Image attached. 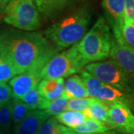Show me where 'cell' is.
<instances>
[{
	"instance_id": "cell-24",
	"label": "cell",
	"mask_w": 134,
	"mask_h": 134,
	"mask_svg": "<svg viewBox=\"0 0 134 134\" xmlns=\"http://www.w3.org/2000/svg\"><path fill=\"white\" fill-rule=\"evenodd\" d=\"M11 117V100L5 104L0 106V127L5 134H11L12 126Z\"/></svg>"
},
{
	"instance_id": "cell-21",
	"label": "cell",
	"mask_w": 134,
	"mask_h": 134,
	"mask_svg": "<svg viewBox=\"0 0 134 134\" xmlns=\"http://www.w3.org/2000/svg\"><path fill=\"white\" fill-rule=\"evenodd\" d=\"M81 77L85 84L87 97L89 98H95L97 92L104 84L85 69L81 71Z\"/></svg>"
},
{
	"instance_id": "cell-26",
	"label": "cell",
	"mask_w": 134,
	"mask_h": 134,
	"mask_svg": "<svg viewBox=\"0 0 134 134\" xmlns=\"http://www.w3.org/2000/svg\"><path fill=\"white\" fill-rule=\"evenodd\" d=\"M18 75V73L10 64L0 58V82H6Z\"/></svg>"
},
{
	"instance_id": "cell-6",
	"label": "cell",
	"mask_w": 134,
	"mask_h": 134,
	"mask_svg": "<svg viewBox=\"0 0 134 134\" xmlns=\"http://www.w3.org/2000/svg\"><path fill=\"white\" fill-rule=\"evenodd\" d=\"M85 70L105 84L127 92L133 90V79L113 60L89 63Z\"/></svg>"
},
{
	"instance_id": "cell-17",
	"label": "cell",
	"mask_w": 134,
	"mask_h": 134,
	"mask_svg": "<svg viewBox=\"0 0 134 134\" xmlns=\"http://www.w3.org/2000/svg\"><path fill=\"white\" fill-rule=\"evenodd\" d=\"M69 100V99L63 95L61 97L53 100H47L43 98L38 110H44L49 116H56L67 110V104Z\"/></svg>"
},
{
	"instance_id": "cell-33",
	"label": "cell",
	"mask_w": 134,
	"mask_h": 134,
	"mask_svg": "<svg viewBox=\"0 0 134 134\" xmlns=\"http://www.w3.org/2000/svg\"><path fill=\"white\" fill-rule=\"evenodd\" d=\"M2 0H0V5H1V3H2Z\"/></svg>"
},
{
	"instance_id": "cell-13",
	"label": "cell",
	"mask_w": 134,
	"mask_h": 134,
	"mask_svg": "<svg viewBox=\"0 0 134 134\" xmlns=\"http://www.w3.org/2000/svg\"><path fill=\"white\" fill-rule=\"evenodd\" d=\"M40 95L47 100L56 99L63 95L64 79H42L37 86Z\"/></svg>"
},
{
	"instance_id": "cell-27",
	"label": "cell",
	"mask_w": 134,
	"mask_h": 134,
	"mask_svg": "<svg viewBox=\"0 0 134 134\" xmlns=\"http://www.w3.org/2000/svg\"><path fill=\"white\" fill-rule=\"evenodd\" d=\"M123 22L124 25H134V0H125Z\"/></svg>"
},
{
	"instance_id": "cell-16",
	"label": "cell",
	"mask_w": 134,
	"mask_h": 134,
	"mask_svg": "<svg viewBox=\"0 0 134 134\" xmlns=\"http://www.w3.org/2000/svg\"><path fill=\"white\" fill-rule=\"evenodd\" d=\"M63 96L67 97L69 99L87 97L85 84L81 77L73 75L64 81Z\"/></svg>"
},
{
	"instance_id": "cell-25",
	"label": "cell",
	"mask_w": 134,
	"mask_h": 134,
	"mask_svg": "<svg viewBox=\"0 0 134 134\" xmlns=\"http://www.w3.org/2000/svg\"><path fill=\"white\" fill-rule=\"evenodd\" d=\"M92 100V98L69 99L67 104V110L83 112L90 107Z\"/></svg>"
},
{
	"instance_id": "cell-28",
	"label": "cell",
	"mask_w": 134,
	"mask_h": 134,
	"mask_svg": "<svg viewBox=\"0 0 134 134\" xmlns=\"http://www.w3.org/2000/svg\"><path fill=\"white\" fill-rule=\"evenodd\" d=\"M14 98V94L8 84L0 82V106L5 104Z\"/></svg>"
},
{
	"instance_id": "cell-32",
	"label": "cell",
	"mask_w": 134,
	"mask_h": 134,
	"mask_svg": "<svg viewBox=\"0 0 134 134\" xmlns=\"http://www.w3.org/2000/svg\"><path fill=\"white\" fill-rule=\"evenodd\" d=\"M0 134H5V132H4V130H2V128L0 127Z\"/></svg>"
},
{
	"instance_id": "cell-30",
	"label": "cell",
	"mask_w": 134,
	"mask_h": 134,
	"mask_svg": "<svg viewBox=\"0 0 134 134\" xmlns=\"http://www.w3.org/2000/svg\"><path fill=\"white\" fill-rule=\"evenodd\" d=\"M69 134H119L117 132L115 131H113V130H109L107 132H105V133H75L74 131H72L71 130L70 133Z\"/></svg>"
},
{
	"instance_id": "cell-14",
	"label": "cell",
	"mask_w": 134,
	"mask_h": 134,
	"mask_svg": "<svg viewBox=\"0 0 134 134\" xmlns=\"http://www.w3.org/2000/svg\"><path fill=\"white\" fill-rule=\"evenodd\" d=\"M109 109L110 104L96 98H92L90 107L83 113L87 118L104 122L108 125L111 129H113L109 118Z\"/></svg>"
},
{
	"instance_id": "cell-29",
	"label": "cell",
	"mask_w": 134,
	"mask_h": 134,
	"mask_svg": "<svg viewBox=\"0 0 134 134\" xmlns=\"http://www.w3.org/2000/svg\"><path fill=\"white\" fill-rule=\"evenodd\" d=\"M122 36L127 43L134 48V25H124Z\"/></svg>"
},
{
	"instance_id": "cell-19",
	"label": "cell",
	"mask_w": 134,
	"mask_h": 134,
	"mask_svg": "<svg viewBox=\"0 0 134 134\" xmlns=\"http://www.w3.org/2000/svg\"><path fill=\"white\" fill-rule=\"evenodd\" d=\"M71 130L80 133H102L111 130V128L104 122L87 118L83 124Z\"/></svg>"
},
{
	"instance_id": "cell-11",
	"label": "cell",
	"mask_w": 134,
	"mask_h": 134,
	"mask_svg": "<svg viewBox=\"0 0 134 134\" xmlns=\"http://www.w3.org/2000/svg\"><path fill=\"white\" fill-rule=\"evenodd\" d=\"M49 117L44 110H31L19 124L15 125L14 133L37 134L40 127Z\"/></svg>"
},
{
	"instance_id": "cell-23",
	"label": "cell",
	"mask_w": 134,
	"mask_h": 134,
	"mask_svg": "<svg viewBox=\"0 0 134 134\" xmlns=\"http://www.w3.org/2000/svg\"><path fill=\"white\" fill-rule=\"evenodd\" d=\"M37 86L29 90L21 98V100L29 107L31 110H37L43 99L39 93Z\"/></svg>"
},
{
	"instance_id": "cell-34",
	"label": "cell",
	"mask_w": 134,
	"mask_h": 134,
	"mask_svg": "<svg viewBox=\"0 0 134 134\" xmlns=\"http://www.w3.org/2000/svg\"><path fill=\"white\" fill-rule=\"evenodd\" d=\"M1 9H2V8H0V11H1Z\"/></svg>"
},
{
	"instance_id": "cell-31",
	"label": "cell",
	"mask_w": 134,
	"mask_h": 134,
	"mask_svg": "<svg viewBox=\"0 0 134 134\" xmlns=\"http://www.w3.org/2000/svg\"><path fill=\"white\" fill-rule=\"evenodd\" d=\"M10 0H2V3H1V5H0V8L2 9V8H5V6L7 5V4L9 2Z\"/></svg>"
},
{
	"instance_id": "cell-22",
	"label": "cell",
	"mask_w": 134,
	"mask_h": 134,
	"mask_svg": "<svg viewBox=\"0 0 134 134\" xmlns=\"http://www.w3.org/2000/svg\"><path fill=\"white\" fill-rule=\"evenodd\" d=\"M29 111L31 110L22 100L15 98L11 100V117L15 125L19 124Z\"/></svg>"
},
{
	"instance_id": "cell-5",
	"label": "cell",
	"mask_w": 134,
	"mask_h": 134,
	"mask_svg": "<svg viewBox=\"0 0 134 134\" xmlns=\"http://www.w3.org/2000/svg\"><path fill=\"white\" fill-rule=\"evenodd\" d=\"M87 64L75 44L68 50L56 54L48 60L41 72V78L58 79L72 76L81 72Z\"/></svg>"
},
{
	"instance_id": "cell-4",
	"label": "cell",
	"mask_w": 134,
	"mask_h": 134,
	"mask_svg": "<svg viewBox=\"0 0 134 134\" xmlns=\"http://www.w3.org/2000/svg\"><path fill=\"white\" fill-rule=\"evenodd\" d=\"M5 23L21 31H35L41 25L35 0H10L5 6Z\"/></svg>"
},
{
	"instance_id": "cell-7",
	"label": "cell",
	"mask_w": 134,
	"mask_h": 134,
	"mask_svg": "<svg viewBox=\"0 0 134 134\" xmlns=\"http://www.w3.org/2000/svg\"><path fill=\"white\" fill-rule=\"evenodd\" d=\"M109 118L113 129L125 134H134V114L130 107L122 103L110 104Z\"/></svg>"
},
{
	"instance_id": "cell-10",
	"label": "cell",
	"mask_w": 134,
	"mask_h": 134,
	"mask_svg": "<svg viewBox=\"0 0 134 134\" xmlns=\"http://www.w3.org/2000/svg\"><path fill=\"white\" fill-rule=\"evenodd\" d=\"M43 68H35L19 74L13 77L9 86L14 94V98L20 99L29 90L37 86L42 80L41 72Z\"/></svg>"
},
{
	"instance_id": "cell-2",
	"label": "cell",
	"mask_w": 134,
	"mask_h": 134,
	"mask_svg": "<svg viewBox=\"0 0 134 134\" xmlns=\"http://www.w3.org/2000/svg\"><path fill=\"white\" fill-rule=\"evenodd\" d=\"M92 19L90 5L81 3L50 25L44 36L60 50L77 44L87 32Z\"/></svg>"
},
{
	"instance_id": "cell-8",
	"label": "cell",
	"mask_w": 134,
	"mask_h": 134,
	"mask_svg": "<svg viewBox=\"0 0 134 134\" xmlns=\"http://www.w3.org/2000/svg\"><path fill=\"white\" fill-rule=\"evenodd\" d=\"M110 56L134 80V48L127 43L124 37L113 38Z\"/></svg>"
},
{
	"instance_id": "cell-20",
	"label": "cell",
	"mask_w": 134,
	"mask_h": 134,
	"mask_svg": "<svg viewBox=\"0 0 134 134\" xmlns=\"http://www.w3.org/2000/svg\"><path fill=\"white\" fill-rule=\"evenodd\" d=\"M70 131V128L60 124L55 116H53L43 123L37 134H69Z\"/></svg>"
},
{
	"instance_id": "cell-12",
	"label": "cell",
	"mask_w": 134,
	"mask_h": 134,
	"mask_svg": "<svg viewBox=\"0 0 134 134\" xmlns=\"http://www.w3.org/2000/svg\"><path fill=\"white\" fill-rule=\"evenodd\" d=\"M95 98L104 101L110 105L115 103H122L128 107H134V97L130 94V92L122 90L105 83L97 92Z\"/></svg>"
},
{
	"instance_id": "cell-1",
	"label": "cell",
	"mask_w": 134,
	"mask_h": 134,
	"mask_svg": "<svg viewBox=\"0 0 134 134\" xmlns=\"http://www.w3.org/2000/svg\"><path fill=\"white\" fill-rule=\"evenodd\" d=\"M58 50L43 34L5 29L0 31V58L10 64L18 75L43 68Z\"/></svg>"
},
{
	"instance_id": "cell-9",
	"label": "cell",
	"mask_w": 134,
	"mask_h": 134,
	"mask_svg": "<svg viewBox=\"0 0 134 134\" xmlns=\"http://www.w3.org/2000/svg\"><path fill=\"white\" fill-rule=\"evenodd\" d=\"M125 5V0H102L105 19L113 29V37L115 40L123 38L122 29L124 26L123 16Z\"/></svg>"
},
{
	"instance_id": "cell-15",
	"label": "cell",
	"mask_w": 134,
	"mask_h": 134,
	"mask_svg": "<svg viewBox=\"0 0 134 134\" xmlns=\"http://www.w3.org/2000/svg\"><path fill=\"white\" fill-rule=\"evenodd\" d=\"M70 0H35L41 18L50 19L64 9Z\"/></svg>"
},
{
	"instance_id": "cell-18",
	"label": "cell",
	"mask_w": 134,
	"mask_h": 134,
	"mask_svg": "<svg viewBox=\"0 0 134 134\" xmlns=\"http://www.w3.org/2000/svg\"><path fill=\"white\" fill-rule=\"evenodd\" d=\"M58 121L63 126L73 129L80 126L86 121V117L83 112L66 110L62 113L55 116Z\"/></svg>"
},
{
	"instance_id": "cell-3",
	"label": "cell",
	"mask_w": 134,
	"mask_h": 134,
	"mask_svg": "<svg viewBox=\"0 0 134 134\" xmlns=\"http://www.w3.org/2000/svg\"><path fill=\"white\" fill-rule=\"evenodd\" d=\"M110 27L104 17L100 16L90 30L77 43V48L86 62H96L110 56L113 42Z\"/></svg>"
}]
</instances>
